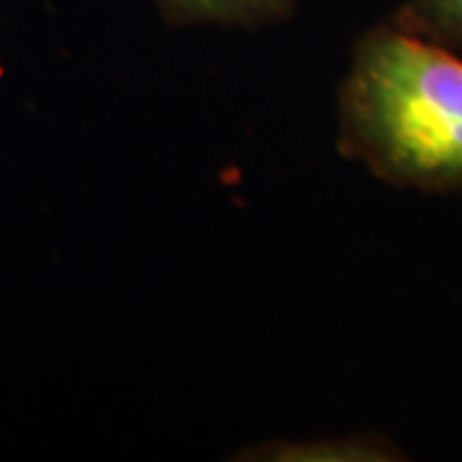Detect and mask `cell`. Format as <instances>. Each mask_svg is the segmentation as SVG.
Masks as SVG:
<instances>
[{"instance_id": "1", "label": "cell", "mask_w": 462, "mask_h": 462, "mask_svg": "<svg viewBox=\"0 0 462 462\" xmlns=\"http://www.w3.org/2000/svg\"><path fill=\"white\" fill-rule=\"evenodd\" d=\"M346 160L401 190L462 193V57L380 21L357 39L339 85Z\"/></svg>"}, {"instance_id": "2", "label": "cell", "mask_w": 462, "mask_h": 462, "mask_svg": "<svg viewBox=\"0 0 462 462\" xmlns=\"http://www.w3.org/2000/svg\"><path fill=\"white\" fill-rule=\"evenodd\" d=\"M300 0H154L160 16L172 29L221 26V29H264L296 14Z\"/></svg>"}, {"instance_id": "3", "label": "cell", "mask_w": 462, "mask_h": 462, "mask_svg": "<svg viewBox=\"0 0 462 462\" xmlns=\"http://www.w3.org/2000/svg\"><path fill=\"white\" fill-rule=\"evenodd\" d=\"M393 18L462 57V0H406Z\"/></svg>"}]
</instances>
